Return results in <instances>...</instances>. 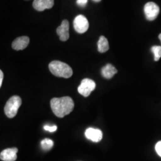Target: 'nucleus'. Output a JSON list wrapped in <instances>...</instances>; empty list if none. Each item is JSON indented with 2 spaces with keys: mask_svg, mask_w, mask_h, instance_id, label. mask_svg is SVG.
I'll return each instance as SVG.
<instances>
[{
  "mask_svg": "<svg viewBox=\"0 0 161 161\" xmlns=\"http://www.w3.org/2000/svg\"><path fill=\"white\" fill-rule=\"evenodd\" d=\"M50 105L54 114L58 118H64L69 114L74 108V102L68 96L53 98L50 101Z\"/></svg>",
  "mask_w": 161,
  "mask_h": 161,
  "instance_id": "nucleus-1",
  "label": "nucleus"
},
{
  "mask_svg": "<svg viewBox=\"0 0 161 161\" xmlns=\"http://www.w3.org/2000/svg\"><path fill=\"white\" fill-rule=\"evenodd\" d=\"M48 68L52 74L58 77L69 78L73 74V70L69 65L60 61H52Z\"/></svg>",
  "mask_w": 161,
  "mask_h": 161,
  "instance_id": "nucleus-2",
  "label": "nucleus"
},
{
  "mask_svg": "<svg viewBox=\"0 0 161 161\" xmlns=\"http://www.w3.org/2000/svg\"><path fill=\"white\" fill-rule=\"evenodd\" d=\"M22 104V99L18 96H14L7 102L4 112L9 118H13L17 115L18 109Z\"/></svg>",
  "mask_w": 161,
  "mask_h": 161,
  "instance_id": "nucleus-3",
  "label": "nucleus"
},
{
  "mask_svg": "<svg viewBox=\"0 0 161 161\" xmlns=\"http://www.w3.org/2000/svg\"><path fill=\"white\" fill-rule=\"evenodd\" d=\"M95 88V82L92 80L86 78L81 81L80 85L78 88V91L84 97H88L90 96L91 92L94 90Z\"/></svg>",
  "mask_w": 161,
  "mask_h": 161,
  "instance_id": "nucleus-4",
  "label": "nucleus"
},
{
  "mask_svg": "<svg viewBox=\"0 0 161 161\" xmlns=\"http://www.w3.org/2000/svg\"><path fill=\"white\" fill-rule=\"evenodd\" d=\"M159 7L156 3L153 2H149L144 6V14L146 19L152 21L156 19L159 13Z\"/></svg>",
  "mask_w": 161,
  "mask_h": 161,
  "instance_id": "nucleus-5",
  "label": "nucleus"
},
{
  "mask_svg": "<svg viewBox=\"0 0 161 161\" xmlns=\"http://www.w3.org/2000/svg\"><path fill=\"white\" fill-rule=\"evenodd\" d=\"M74 27L76 32L84 34L89 28V23L86 17L80 14L75 17L74 20Z\"/></svg>",
  "mask_w": 161,
  "mask_h": 161,
  "instance_id": "nucleus-6",
  "label": "nucleus"
},
{
  "mask_svg": "<svg viewBox=\"0 0 161 161\" xmlns=\"http://www.w3.org/2000/svg\"><path fill=\"white\" fill-rule=\"evenodd\" d=\"M85 136L87 139L95 143L99 142L103 138L102 131L99 129L93 128H87L85 132Z\"/></svg>",
  "mask_w": 161,
  "mask_h": 161,
  "instance_id": "nucleus-7",
  "label": "nucleus"
},
{
  "mask_svg": "<svg viewBox=\"0 0 161 161\" xmlns=\"http://www.w3.org/2000/svg\"><path fill=\"white\" fill-rule=\"evenodd\" d=\"M69 23L68 20H64L60 26L56 29V32L62 41H66L69 38Z\"/></svg>",
  "mask_w": 161,
  "mask_h": 161,
  "instance_id": "nucleus-8",
  "label": "nucleus"
},
{
  "mask_svg": "<svg viewBox=\"0 0 161 161\" xmlns=\"http://www.w3.org/2000/svg\"><path fill=\"white\" fill-rule=\"evenodd\" d=\"M54 0H34L33 7L38 12H42L46 9H50L54 6Z\"/></svg>",
  "mask_w": 161,
  "mask_h": 161,
  "instance_id": "nucleus-9",
  "label": "nucleus"
},
{
  "mask_svg": "<svg viewBox=\"0 0 161 161\" xmlns=\"http://www.w3.org/2000/svg\"><path fill=\"white\" fill-rule=\"evenodd\" d=\"M18 149L16 147L8 148L3 150L0 154V158L3 161H15L17 159Z\"/></svg>",
  "mask_w": 161,
  "mask_h": 161,
  "instance_id": "nucleus-10",
  "label": "nucleus"
},
{
  "mask_svg": "<svg viewBox=\"0 0 161 161\" xmlns=\"http://www.w3.org/2000/svg\"><path fill=\"white\" fill-rule=\"evenodd\" d=\"M29 43V38L26 36H20L16 38L12 42V48L15 50H22L26 48Z\"/></svg>",
  "mask_w": 161,
  "mask_h": 161,
  "instance_id": "nucleus-11",
  "label": "nucleus"
},
{
  "mask_svg": "<svg viewBox=\"0 0 161 161\" xmlns=\"http://www.w3.org/2000/svg\"><path fill=\"white\" fill-rule=\"evenodd\" d=\"M102 75L106 79H110L118 72L117 69L111 64H107L102 69Z\"/></svg>",
  "mask_w": 161,
  "mask_h": 161,
  "instance_id": "nucleus-12",
  "label": "nucleus"
},
{
  "mask_svg": "<svg viewBox=\"0 0 161 161\" xmlns=\"http://www.w3.org/2000/svg\"><path fill=\"white\" fill-rule=\"evenodd\" d=\"M97 47L98 51L101 53H105L109 49V42L105 36H100L99 40L98 41Z\"/></svg>",
  "mask_w": 161,
  "mask_h": 161,
  "instance_id": "nucleus-13",
  "label": "nucleus"
},
{
  "mask_svg": "<svg viewBox=\"0 0 161 161\" xmlns=\"http://www.w3.org/2000/svg\"><path fill=\"white\" fill-rule=\"evenodd\" d=\"M53 146H54L53 141L49 138H44L41 142V146L42 149L45 151H48L52 149Z\"/></svg>",
  "mask_w": 161,
  "mask_h": 161,
  "instance_id": "nucleus-14",
  "label": "nucleus"
},
{
  "mask_svg": "<svg viewBox=\"0 0 161 161\" xmlns=\"http://www.w3.org/2000/svg\"><path fill=\"white\" fill-rule=\"evenodd\" d=\"M151 50L154 54L155 61H158L161 58V46H153L151 48Z\"/></svg>",
  "mask_w": 161,
  "mask_h": 161,
  "instance_id": "nucleus-15",
  "label": "nucleus"
},
{
  "mask_svg": "<svg viewBox=\"0 0 161 161\" xmlns=\"http://www.w3.org/2000/svg\"><path fill=\"white\" fill-rule=\"evenodd\" d=\"M44 128L46 131H47L48 132H53L57 130V126H56V125H53V126L45 125L44 127Z\"/></svg>",
  "mask_w": 161,
  "mask_h": 161,
  "instance_id": "nucleus-16",
  "label": "nucleus"
},
{
  "mask_svg": "<svg viewBox=\"0 0 161 161\" xmlns=\"http://www.w3.org/2000/svg\"><path fill=\"white\" fill-rule=\"evenodd\" d=\"M155 150L158 155L161 157V141L156 144Z\"/></svg>",
  "mask_w": 161,
  "mask_h": 161,
  "instance_id": "nucleus-17",
  "label": "nucleus"
},
{
  "mask_svg": "<svg viewBox=\"0 0 161 161\" xmlns=\"http://www.w3.org/2000/svg\"><path fill=\"white\" fill-rule=\"evenodd\" d=\"M88 3V0H77L76 3L80 7H86Z\"/></svg>",
  "mask_w": 161,
  "mask_h": 161,
  "instance_id": "nucleus-18",
  "label": "nucleus"
},
{
  "mask_svg": "<svg viewBox=\"0 0 161 161\" xmlns=\"http://www.w3.org/2000/svg\"><path fill=\"white\" fill-rule=\"evenodd\" d=\"M3 78H4V74H3V71L1 70H0V86H2Z\"/></svg>",
  "mask_w": 161,
  "mask_h": 161,
  "instance_id": "nucleus-19",
  "label": "nucleus"
},
{
  "mask_svg": "<svg viewBox=\"0 0 161 161\" xmlns=\"http://www.w3.org/2000/svg\"><path fill=\"white\" fill-rule=\"evenodd\" d=\"M92 1H94V2H96V3H98V2L101 1V0H92Z\"/></svg>",
  "mask_w": 161,
  "mask_h": 161,
  "instance_id": "nucleus-20",
  "label": "nucleus"
},
{
  "mask_svg": "<svg viewBox=\"0 0 161 161\" xmlns=\"http://www.w3.org/2000/svg\"><path fill=\"white\" fill-rule=\"evenodd\" d=\"M159 40L161 41V34L159 35Z\"/></svg>",
  "mask_w": 161,
  "mask_h": 161,
  "instance_id": "nucleus-21",
  "label": "nucleus"
},
{
  "mask_svg": "<svg viewBox=\"0 0 161 161\" xmlns=\"http://www.w3.org/2000/svg\"><path fill=\"white\" fill-rule=\"evenodd\" d=\"M25 1H30V0H25Z\"/></svg>",
  "mask_w": 161,
  "mask_h": 161,
  "instance_id": "nucleus-22",
  "label": "nucleus"
}]
</instances>
